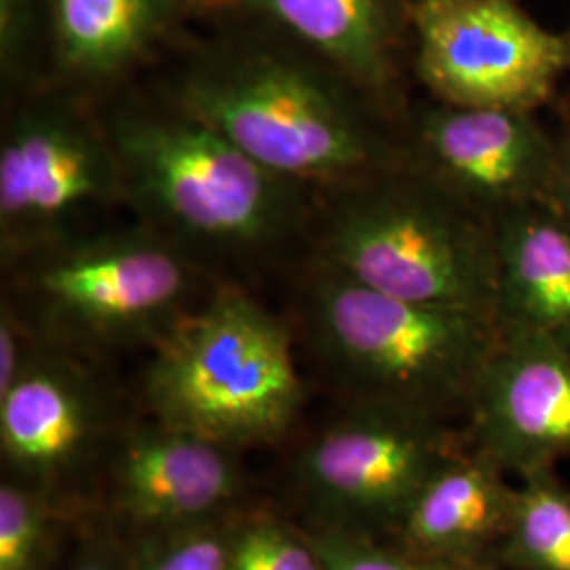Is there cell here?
I'll use <instances>...</instances> for the list:
<instances>
[{
	"mask_svg": "<svg viewBox=\"0 0 570 570\" xmlns=\"http://www.w3.org/2000/svg\"><path fill=\"white\" fill-rule=\"evenodd\" d=\"M308 334L353 404L468 423L503 326L490 311L395 298L322 265L306 287Z\"/></svg>",
	"mask_w": 570,
	"mask_h": 570,
	"instance_id": "6da1fadb",
	"label": "cell"
},
{
	"mask_svg": "<svg viewBox=\"0 0 570 570\" xmlns=\"http://www.w3.org/2000/svg\"><path fill=\"white\" fill-rule=\"evenodd\" d=\"M367 98L334 70L275 53H242L186 75L176 104L268 171L334 190L402 164L366 110Z\"/></svg>",
	"mask_w": 570,
	"mask_h": 570,
	"instance_id": "7a4b0ae2",
	"label": "cell"
},
{
	"mask_svg": "<svg viewBox=\"0 0 570 570\" xmlns=\"http://www.w3.org/2000/svg\"><path fill=\"white\" fill-rule=\"evenodd\" d=\"M303 395L287 327L233 287L184 313L155 343L146 372L159 425L233 452L282 440Z\"/></svg>",
	"mask_w": 570,
	"mask_h": 570,
	"instance_id": "3957f363",
	"label": "cell"
},
{
	"mask_svg": "<svg viewBox=\"0 0 570 570\" xmlns=\"http://www.w3.org/2000/svg\"><path fill=\"white\" fill-rule=\"evenodd\" d=\"M322 265L412 303L497 308L492 220L406 161L338 188Z\"/></svg>",
	"mask_w": 570,
	"mask_h": 570,
	"instance_id": "277c9868",
	"label": "cell"
},
{
	"mask_svg": "<svg viewBox=\"0 0 570 570\" xmlns=\"http://www.w3.org/2000/svg\"><path fill=\"white\" fill-rule=\"evenodd\" d=\"M104 131L122 195L176 242L261 247L301 220L306 186L256 164L180 104L125 110Z\"/></svg>",
	"mask_w": 570,
	"mask_h": 570,
	"instance_id": "5b68a950",
	"label": "cell"
},
{
	"mask_svg": "<svg viewBox=\"0 0 570 570\" xmlns=\"http://www.w3.org/2000/svg\"><path fill=\"white\" fill-rule=\"evenodd\" d=\"M32 322L72 345L157 343L184 315L193 271L161 230L72 235L20 261Z\"/></svg>",
	"mask_w": 570,
	"mask_h": 570,
	"instance_id": "8992f818",
	"label": "cell"
},
{
	"mask_svg": "<svg viewBox=\"0 0 570 570\" xmlns=\"http://www.w3.org/2000/svg\"><path fill=\"white\" fill-rule=\"evenodd\" d=\"M468 428L376 404H351L303 450L298 484L317 527L391 537L431 473L469 446Z\"/></svg>",
	"mask_w": 570,
	"mask_h": 570,
	"instance_id": "52a82bcc",
	"label": "cell"
},
{
	"mask_svg": "<svg viewBox=\"0 0 570 570\" xmlns=\"http://www.w3.org/2000/svg\"><path fill=\"white\" fill-rule=\"evenodd\" d=\"M122 195L104 127L63 98L21 104L0 146V247L4 265L79 235L85 216Z\"/></svg>",
	"mask_w": 570,
	"mask_h": 570,
	"instance_id": "ba28073f",
	"label": "cell"
},
{
	"mask_svg": "<svg viewBox=\"0 0 570 570\" xmlns=\"http://www.w3.org/2000/svg\"><path fill=\"white\" fill-rule=\"evenodd\" d=\"M416 68L438 102L534 110L570 68V41L515 0H419Z\"/></svg>",
	"mask_w": 570,
	"mask_h": 570,
	"instance_id": "9c48e42d",
	"label": "cell"
},
{
	"mask_svg": "<svg viewBox=\"0 0 570 570\" xmlns=\"http://www.w3.org/2000/svg\"><path fill=\"white\" fill-rule=\"evenodd\" d=\"M404 161L492 220L551 202L558 138L534 110L438 102L414 125Z\"/></svg>",
	"mask_w": 570,
	"mask_h": 570,
	"instance_id": "30bf717a",
	"label": "cell"
},
{
	"mask_svg": "<svg viewBox=\"0 0 570 570\" xmlns=\"http://www.w3.org/2000/svg\"><path fill=\"white\" fill-rule=\"evenodd\" d=\"M465 428L508 475L556 468L570 454V346L503 330Z\"/></svg>",
	"mask_w": 570,
	"mask_h": 570,
	"instance_id": "8fae6325",
	"label": "cell"
},
{
	"mask_svg": "<svg viewBox=\"0 0 570 570\" xmlns=\"http://www.w3.org/2000/svg\"><path fill=\"white\" fill-rule=\"evenodd\" d=\"M242 489L233 450L159 425L131 435L115 471V503L146 534L225 515Z\"/></svg>",
	"mask_w": 570,
	"mask_h": 570,
	"instance_id": "7c38bea8",
	"label": "cell"
},
{
	"mask_svg": "<svg viewBox=\"0 0 570 570\" xmlns=\"http://www.w3.org/2000/svg\"><path fill=\"white\" fill-rule=\"evenodd\" d=\"M513 499L508 473L469 444L431 473L389 539L449 567L497 560Z\"/></svg>",
	"mask_w": 570,
	"mask_h": 570,
	"instance_id": "4fadbf2b",
	"label": "cell"
},
{
	"mask_svg": "<svg viewBox=\"0 0 570 570\" xmlns=\"http://www.w3.org/2000/svg\"><path fill=\"white\" fill-rule=\"evenodd\" d=\"M100 421L98 391L81 367L35 348L16 385L0 395L2 454L30 478L60 475L94 446Z\"/></svg>",
	"mask_w": 570,
	"mask_h": 570,
	"instance_id": "5bb4252c",
	"label": "cell"
},
{
	"mask_svg": "<svg viewBox=\"0 0 570 570\" xmlns=\"http://www.w3.org/2000/svg\"><path fill=\"white\" fill-rule=\"evenodd\" d=\"M497 320L570 346V228L551 202L520 205L492 218Z\"/></svg>",
	"mask_w": 570,
	"mask_h": 570,
	"instance_id": "9a60e30c",
	"label": "cell"
},
{
	"mask_svg": "<svg viewBox=\"0 0 570 570\" xmlns=\"http://www.w3.org/2000/svg\"><path fill=\"white\" fill-rule=\"evenodd\" d=\"M252 9L305 42L367 100L385 102L391 85L383 0H247Z\"/></svg>",
	"mask_w": 570,
	"mask_h": 570,
	"instance_id": "2e32d148",
	"label": "cell"
},
{
	"mask_svg": "<svg viewBox=\"0 0 570 570\" xmlns=\"http://www.w3.org/2000/svg\"><path fill=\"white\" fill-rule=\"evenodd\" d=\"M56 58L77 81H108L164 32L169 0H51Z\"/></svg>",
	"mask_w": 570,
	"mask_h": 570,
	"instance_id": "e0dca14e",
	"label": "cell"
},
{
	"mask_svg": "<svg viewBox=\"0 0 570 570\" xmlns=\"http://www.w3.org/2000/svg\"><path fill=\"white\" fill-rule=\"evenodd\" d=\"M497 562L503 570H570V489L553 469L520 478Z\"/></svg>",
	"mask_w": 570,
	"mask_h": 570,
	"instance_id": "ac0fdd59",
	"label": "cell"
},
{
	"mask_svg": "<svg viewBox=\"0 0 570 570\" xmlns=\"http://www.w3.org/2000/svg\"><path fill=\"white\" fill-rule=\"evenodd\" d=\"M242 522L225 515L195 527L146 534L129 558V570H230Z\"/></svg>",
	"mask_w": 570,
	"mask_h": 570,
	"instance_id": "d6986e66",
	"label": "cell"
},
{
	"mask_svg": "<svg viewBox=\"0 0 570 570\" xmlns=\"http://www.w3.org/2000/svg\"><path fill=\"white\" fill-rule=\"evenodd\" d=\"M320 553L324 570H456L404 550L389 537L357 530L315 527L306 532Z\"/></svg>",
	"mask_w": 570,
	"mask_h": 570,
	"instance_id": "ffe728a7",
	"label": "cell"
},
{
	"mask_svg": "<svg viewBox=\"0 0 570 570\" xmlns=\"http://www.w3.org/2000/svg\"><path fill=\"white\" fill-rule=\"evenodd\" d=\"M49 518L35 489L4 482L0 489V570H42Z\"/></svg>",
	"mask_w": 570,
	"mask_h": 570,
	"instance_id": "44dd1931",
	"label": "cell"
},
{
	"mask_svg": "<svg viewBox=\"0 0 570 570\" xmlns=\"http://www.w3.org/2000/svg\"><path fill=\"white\" fill-rule=\"evenodd\" d=\"M230 570H324V562L306 532L256 518L239 527Z\"/></svg>",
	"mask_w": 570,
	"mask_h": 570,
	"instance_id": "7402d4cb",
	"label": "cell"
},
{
	"mask_svg": "<svg viewBox=\"0 0 570 570\" xmlns=\"http://www.w3.org/2000/svg\"><path fill=\"white\" fill-rule=\"evenodd\" d=\"M556 138H558V167H556L551 205L570 228V108H567L562 115V127L556 134Z\"/></svg>",
	"mask_w": 570,
	"mask_h": 570,
	"instance_id": "603a6c76",
	"label": "cell"
},
{
	"mask_svg": "<svg viewBox=\"0 0 570 570\" xmlns=\"http://www.w3.org/2000/svg\"><path fill=\"white\" fill-rule=\"evenodd\" d=\"M70 570H129V560L122 562L110 546L94 541L79 551Z\"/></svg>",
	"mask_w": 570,
	"mask_h": 570,
	"instance_id": "cb8c5ba5",
	"label": "cell"
},
{
	"mask_svg": "<svg viewBox=\"0 0 570 570\" xmlns=\"http://www.w3.org/2000/svg\"><path fill=\"white\" fill-rule=\"evenodd\" d=\"M456 570H503L499 567L497 560H482V562H473V564H465V567H459Z\"/></svg>",
	"mask_w": 570,
	"mask_h": 570,
	"instance_id": "d4e9b609",
	"label": "cell"
}]
</instances>
